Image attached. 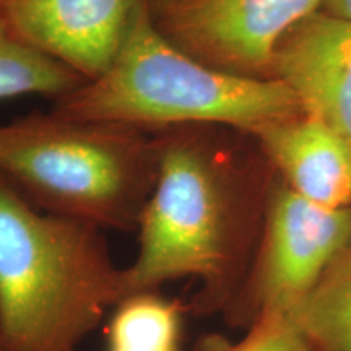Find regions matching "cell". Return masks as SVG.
Instances as JSON below:
<instances>
[{
	"instance_id": "cell-15",
	"label": "cell",
	"mask_w": 351,
	"mask_h": 351,
	"mask_svg": "<svg viewBox=\"0 0 351 351\" xmlns=\"http://www.w3.org/2000/svg\"><path fill=\"white\" fill-rule=\"evenodd\" d=\"M230 343L223 335H205L197 341L195 351H226Z\"/></svg>"
},
{
	"instance_id": "cell-12",
	"label": "cell",
	"mask_w": 351,
	"mask_h": 351,
	"mask_svg": "<svg viewBox=\"0 0 351 351\" xmlns=\"http://www.w3.org/2000/svg\"><path fill=\"white\" fill-rule=\"evenodd\" d=\"M82 83L75 72L20 41L0 12V101L26 95L57 99Z\"/></svg>"
},
{
	"instance_id": "cell-9",
	"label": "cell",
	"mask_w": 351,
	"mask_h": 351,
	"mask_svg": "<svg viewBox=\"0 0 351 351\" xmlns=\"http://www.w3.org/2000/svg\"><path fill=\"white\" fill-rule=\"evenodd\" d=\"M252 137L298 195L328 208L351 207V145L322 121L302 112Z\"/></svg>"
},
{
	"instance_id": "cell-2",
	"label": "cell",
	"mask_w": 351,
	"mask_h": 351,
	"mask_svg": "<svg viewBox=\"0 0 351 351\" xmlns=\"http://www.w3.org/2000/svg\"><path fill=\"white\" fill-rule=\"evenodd\" d=\"M51 112L150 134L223 125L252 135L304 111L275 78L223 72L179 49L158 29L143 0L111 67L57 98Z\"/></svg>"
},
{
	"instance_id": "cell-7",
	"label": "cell",
	"mask_w": 351,
	"mask_h": 351,
	"mask_svg": "<svg viewBox=\"0 0 351 351\" xmlns=\"http://www.w3.org/2000/svg\"><path fill=\"white\" fill-rule=\"evenodd\" d=\"M143 0H0L26 46L95 80L111 67Z\"/></svg>"
},
{
	"instance_id": "cell-10",
	"label": "cell",
	"mask_w": 351,
	"mask_h": 351,
	"mask_svg": "<svg viewBox=\"0 0 351 351\" xmlns=\"http://www.w3.org/2000/svg\"><path fill=\"white\" fill-rule=\"evenodd\" d=\"M288 314L314 351H351V245Z\"/></svg>"
},
{
	"instance_id": "cell-3",
	"label": "cell",
	"mask_w": 351,
	"mask_h": 351,
	"mask_svg": "<svg viewBox=\"0 0 351 351\" xmlns=\"http://www.w3.org/2000/svg\"><path fill=\"white\" fill-rule=\"evenodd\" d=\"M184 127L155 134L158 174L140 217L138 249L122 269L124 298L192 278L187 311H225L238 293L245 218L230 168L202 134Z\"/></svg>"
},
{
	"instance_id": "cell-17",
	"label": "cell",
	"mask_w": 351,
	"mask_h": 351,
	"mask_svg": "<svg viewBox=\"0 0 351 351\" xmlns=\"http://www.w3.org/2000/svg\"><path fill=\"white\" fill-rule=\"evenodd\" d=\"M0 351H7L5 345H3V340H2V333H0Z\"/></svg>"
},
{
	"instance_id": "cell-13",
	"label": "cell",
	"mask_w": 351,
	"mask_h": 351,
	"mask_svg": "<svg viewBox=\"0 0 351 351\" xmlns=\"http://www.w3.org/2000/svg\"><path fill=\"white\" fill-rule=\"evenodd\" d=\"M226 351H314L288 313H263L247 327L243 340Z\"/></svg>"
},
{
	"instance_id": "cell-8",
	"label": "cell",
	"mask_w": 351,
	"mask_h": 351,
	"mask_svg": "<svg viewBox=\"0 0 351 351\" xmlns=\"http://www.w3.org/2000/svg\"><path fill=\"white\" fill-rule=\"evenodd\" d=\"M270 78L351 145V20L317 10L276 46Z\"/></svg>"
},
{
	"instance_id": "cell-4",
	"label": "cell",
	"mask_w": 351,
	"mask_h": 351,
	"mask_svg": "<svg viewBox=\"0 0 351 351\" xmlns=\"http://www.w3.org/2000/svg\"><path fill=\"white\" fill-rule=\"evenodd\" d=\"M0 173L44 212L135 231L158 174L155 134L32 114L0 125Z\"/></svg>"
},
{
	"instance_id": "cell-16",
	"label": "cell",
	"mask_w": 351,
	"mask_h": 351,
	"mask_svg": "<svg viewBox=\"0 0 351 351\" xmlns=\"http://www.w3.org/2000/svg\"><path fill=\"white\" fill-rule=\"evenodd\" d=\"M166 2H169V0H148V3H150L152 12H155V10H158V8H160V7H163Z\"/></svg>"
},
{
	"instance_id": "cell-14",
	"label": "cell",
	"mask_w": 351,
	"mask_h": 351,
	"mask_svg": "<svg viewBox=\"0 0 351 351\" xmlns=\"http://www.w3.org/2000/svg\"><path fill=\"white\" fill-rule=\"evenodd\" d=\"M320 10L351 20V0H322Z\"/></svg>"
},
{
	"instance_id": "cell-6",
	"label": "cell",
	"mask_w": 351,
	"mask_h": 351,
	"mask_svg": "<svg viewBox=\"0 0 351 351\" xmlns=\"http://www.w3.org/2000/svg\"><path fill=\"white\" fill-rule=\"evenodd\" d=\"M322 0H169L152 12L161 33L210 67L270 78L285 34L320 10Z\"/></svg>"
},
{
	"instance_id": "cell-1",
	"label": "cell",
	"mask_w": 351,
	"mask_h": 351,
	"mask_svg": "<svg viewBox=\"0 0 351 351\" xmlns=\"http://www.w3.org/2000/svg\"><path fill=\"white\" fill-rule=\"evenodd\" d=\"M124 300L104 230L44 212L0 173V333L7 351H82Z\"/></svg>"
},
{
	"instance_id": "cell-5",
	"label": "cell",
	"mask_w": 351,
	"mask_h": 351,
	"mask_svg": "<svg viewBox=\"0 0 351 351\" xmlns=\"http://www.w3.org/2000/svg\"><path fill=\"white\" fill-rule=\"evenodd\" d=\"M350 245L351 207H322L278 182L267 194L257 256L225 309L228 320L249 327L263 313H289Z\"/></svg>"
},
{
	"instance_id": "cell-11",
	"label": "cell",
	"mask_w": 351,
	"mask_h": 351,
	"mask_svg": "<svg viewBox=\"0 0 351 351\" xmlns=\"http://www.w3.org/2000/svg\"><path fill=\"white\" fill-rule=\"evenodd\" d=\"M184 313L181 301L158 291L125 296L109 317L106 351H181Z\"/></svg>"
}]
</instances>
